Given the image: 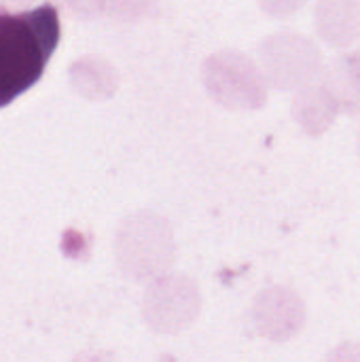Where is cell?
Wrapping results in <instances>:
<instances>
[{"mask_svg":"<svg viewBox=\"0 0 360 362\" xmlns=\"http://www.w3.org/2000/svg\"><path fill=\"white\" fill-rule=\"evenodd\" d=\"M57 42L59 17L53 4L0 13V108L42 76Z\"/></svg>","mask_w":360,"mask_h":362,"instance_id":"6da1fadb","label":"cell"}]
</instances>
